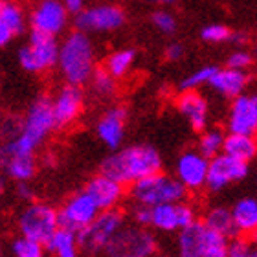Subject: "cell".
<instances>
[{"label":"cell","instance_id":"6da1fadb","mask_svg":"<svg viewBox=\"0 0 257 257\" xmlns=\"http://www.w3.org/2000/svg\"><path fill=\"white\" fill-rule=\"evenodd\" d=\"M57 131L52 96L41 94L28 105L22 114V131L13 140L0 142V151L21 156H35L41 145Z\"/></svg>","mask_w":257,"mask_h":257},{"label":"cell","instance_id":"7a4b0ae2","mask_svg":"<svg viewBox=\"0 0 257 257\" xmlns=\"http://www.w3.org/2000/svg\"><path fill=\"white\" fill-rule=\"evenodd\" d=\"M164 160L160 151L149 144H134L108 155L99 166V173L118 180L123 186L144 180L162 171Z\"/></svg>","mask_w":257,"mask_h":257},{"label":"cell","instance_id":"3957f363","mask_svg":"<svg viewBox=\"0 0 257 257\" xmlns=\"http://www.w3.org/2000/svg\"><path fill=\"white\" fill-rule=\"evenodd\" d=\"M96 46L90 35L74 30L66 33L59 44V61L57 70L66 85L83 86L88 85L96 72Z\"/></svg>","mask_w":257,"mask_h":257},{"label":"cell","instance_id":"277c9868","mask_svg":"<svg viewBox=\"0 0 257 257\" xmlns=\"http://www.w3.org/2000/svg\"><path fill=\"white\" fill-rule=\"evenodd\" d=\"M128 195L134 204L155 208L162 204L182 202L188 197V189L178 182L175 175H167V173L160 171L133 184L128 189Z\"/></svg>","mask_w":257,"mask_h":257},{"label":"cell","instance_id":"5b68a950","mask_svg":"<svg viewBox=\"0 0 257 257\" xmlns=\"http://www.w3.org/2000/svg\"><path fill=\"white\" fill-rule=\"evenodd\" d=\"M59 228V209L50 202H43V200L28 202L17 215L19 235L39 244H46L50 237Z\"/></svg>","mask_w":257,"mask_h":257},{"label":"cell","instance_id":"8992f818","mask_svg":"<svg viewBox=\"0 0 257 257\" xmlns=\"http://www.w3.org/2000/svg\"><path fill=\"white\" fill-rule=\"evenodd\" d=\"M125 224V213L119 208L101 211L85 230L77 233L81 252L90 257L103 255V252Z\"/></svg>","mask_w":257,"mask_h":257},{"label":"cell","instance_id":"52a82bcc","mask_svg":"<svg viewBox=\"0 0 257 257\" xmlns=\"http://www.w3.org/2000/svg\"><path fill=\"white\" fill-rule=\"evenodd\" d=\"M59 44L55 37L43 33H30V41L19 50V64L28 74H48L57 68L59 61Z\"/></svg>","mask_w":257,"mask_h":257},{"label":"cell","instance_id":"ba28073f","mask_svg":"<svg viewBox=\"0 0 257 257\" xmlns=\"http://www.w3.org/2000/svg\"><path fill=\"white\" fill-rule=\"evenodd\" d=\"M155 253H158L155 231L144 226L125 224L103 252V257H151Z\"/></svg>","mask_w":257,"mask_h":257},{"label":"cell","instance_id":"9c48e42d","mask_svg":"<svg viewBox=\"0 0 257 257\" xmlns=\"http://www.w3.org/2000/svg\"><path fill=\"white\" fill-rule=\"evenodd\" d=\"M75 30L86 35H101V33H114L121 30L127 22V13L119 4H103L88 6L74 17Z\"/></svg>","mask_w":257,"mask_h":257},{"label":"cell","instance_id":"30bf717a","mask_svg":"<svg viewBox=\"0 0 257 257\" xmlns=\"http://www.w3.org/2000/svg\"><path fill=\"white\" fill-rule=\"evenodd\" d=\"M70 22V11L61 0H37L28 15V24L33 33L59 37L66 32Z\"/></svg>","mask_w":257,"mask_h":257},{"label":"cell","instance_id":"8fae6325","mask_svg":"<svg viewBox=\"0 0 257 257\" xmlns=\"http://www.w3.org/2000/svg\"><path fill=\"white\" fill-rule=\"evenodd\" d=\"M101 213V209L97 208V204L94 202V198L85 191L72 193L59 208V224L61 228H66L70 231L79 233L90 224L92 220L96 219L97 215Z\"/></svg>","mask_w":257,"mask_h":257},{"label":"cell","instance_id":"7c38bea8","mask_svg":"<svg viewBox=\"0 0 257 257\" xmlns=\"http://www.w3.org/2000/svg\"><path fill=\"white\" fill-rule=\"evenodd\" d=\"M197 220V209L188 200L151 208V230L153 231L178 233Z\"/></svg>","mask_w":257,"mask_h":257},{"label":"cell","instance_id":"4fadbf2b","mask_svg":"<svg viewBox=\"0 0 257 257\" xmlns=\"http://www.w3.org/2000/svg\"><path fill=\"white\" fill-rule=\"evenodd\" d=\"M52 107H54L57 128L72 127L85 110V92L81 86L64 83L52 96Z\"/></svg>","mask_w":257,"mask_h":257},{"label":"cell","instance_id":"5bb4252c","mask_svg":"<svg viewBox=\"0 0 257 257\" xmlns=\"http://www.w3.org/2000/svg\"><path fill=\"white\" fill-rule=\"evenodd\" d=\"M248 175V164L241 160H235L231 156L220 153L209 160L208 180H206V189L211 193H219L228 186L244 180Z\"/></svg>","mask_w":257,"mask_h":257},{"label":"cell","instance_id":"9a60e30c","mask_svg":"<svg viewBox=\"0 0 257 257\" xmlns=\"http://www.w3.org/2000/svg\"><path fill=\"white\" fill-rule=\"evenodd\" d=\"M208 169V158L200 155L197 149H188L178 156L177 164H175V177L184 188L188 189V193H195L206 188Z\"/></svg>","mask_w":257,"mask_h":257},{"label":"cell","instance_id":"2e32d148","mask_svg":"<svg viewBox=\"0 0 257 257\" xmlns=\"http://www.w3.org/2000/svg\"><path fill=\"white\" fill-rule=\"evenodd\" d=\"M226 127L230 134L257 136V94H242L231 101Z\"/></svg>","mask_w":257,"mask_h":257},{"label":"cell","instance_id":"e0dca14e","mask_svg":"<svg viewBox=\"0 0 257 257\" xmlns=\"http://www.w3.org/2000/svg\"><path fill=\"white\" fill-rule=\"evenodd\" d=\"M127 108L123 105H112L99 116L96 123V134L105 147L112 151L121 149L127 128Z\"/></svg>","mask_w":257,"mask_h":257},{"label":"cell","instance_id":"ac0fdd59","mask_svg":"<svg viewBox=\"0 0 257 257\" xmlns=\"http://www.w3.org/2000/svg\"><path fill=\"white\" fill-rule=\"evenodd\" d=\"M83 189L94 198V202L97 204V208L101 211L118 209L119 204L123 202L125 195H127L123 184H119L118 180H114L103 173H97L92 178H88V182L85 184Z\"/></svg>","mask_w":257,"mask_h":257},{"label":"cell","instance_id":"d6986e66","mask_svg":"<svg viewBox=\"0 0 257 257\" xmlns=\"http://www.w3.org/2000/svg\"><path fill=\"white\" fill-rule=\"evenodd\" d=\"M175 107L195 133H204L208 128L209 105L208 99L198 90L180 92L175 99Z\"/></svg>","mask_w":257,"mask_h":257},{"label":"cell","instance_id":"ffe728a7","mask_svg":"<svg viewBox=\"0 0 257 257\" xmlns=\"http://www.w3.org/2000/svg\"><path fill=\"white\" fill-rule=\"evenodd\" d=\"M248 81H250V77H248L246 72L224 66V68H219L215 72V75L211 77V81H209V86H211L217 94H220V96L235 99V97L244 94V88L248 86Z\"/></svg>","mask_w":257,"mask_h":257},{"label":"cell","instance_id":"44dd1931","mask_svg":"<svg viewBox=\"0 0 257 257\" xmlns=\"http://www.w3.org/2000/svg\"><path fill=\"white\" fill-rule=\"evenodd\" d=\"M208 237V226L202 220L193 222L177 233V257H202Z\"/></svg>","mask_w":257,"mask_h":257},{"label":"cell","instance_id":"7402d4cb","mask_svg":"<svg viewBox=\"0 0 257 257\" xmlns=\"http://www.w3.org/2000/svg\"><path fill=\"white\" fill-rule=\"evenodd\" d=\"M231 217L235 224L237 235L250 237L257 231V198L242 197L231 206Z\"/></svg>","mask_w":257,"mask_h":257},{"label":"cell","instance_id":"603a6c76","mask_svg":"<svg viewBox=\"0 0 257 257\" xmlns=\"http://www.w3.org/2000/svg\"><path fill=\"white\" fill-rule=\"evenodd\" d=\"M46 253L52 257H81L79 237L75 231H70L66 228H59L50 241L44 244Z\"/></svg>","mask_w":257,"mask_h":257},{"label":"cell","instance_id":"cb8c5ba5","mask_svg":"<svg viewBox=\"0 0 257 257\" xmlns=\"http://www.w3.org/2000/svg\"><path fill=\"white\" fill-rule=\"evenodd\" d=\"M222 153L235 160H241L244 164H250L257 156V138L246 136V134H226L224 149Z\"/></svg>","mask_w":257,"mask_h":257},{"label":"cell","instance_id":"d4e9b609","mask_svg":"<svg viewBox=\"0 0 257 257\" xmlns=\"http://www.w3.org/2000/svg\"><path fill=\"white\" fill-rule=\"evenodd\" d=\"M136 57H138V54L134 48H118L105 57L103 68L119 81L133 72L134 64H136Z\"/></svg>","mask_w":257,"mask_h":257},{"label":"cell","instance_id":"484cf974","mask_svg":"<svg viewBox=\"0 0 257 257\" xmlns=\"http://www.w3.org/2000/svg\"><path fill=\"white\" fill-rule=\"evenodd\" d=\"M202 222L208 226L209 230L217 231L220 235L233 239L237 235L235 224H233V217H231V209L224 208V206H213L204 213Z\"/></svg>","mask_w":257,"mask_h":257},{"label":"cell","instance_id":"4316f807","mask_svg":"<svg viewBox=\"0 0 257 257\" xmlns=\"http://www.w3.org/2000/svg\"><path fill=\"white\" fill-rule=\"evenodd\" d=\"M224 140H226V134L220 128H206L198 136L197 151L202 156H206L208 160H211V158H215V156H219L222 153V149H224Z\"/></svg>","mask_w":257,"mask_h":257},{"label":"cell","instance_id":"83f0119b","mask_svg":"<svg viewBox=\"0 0 257 257\" xmlns=\"http://www.w3.org/2000/svg\"><path fill=\"white\" fill-rule=\"evenodd\" d=\"M88 85H90L92 94L99 97V99H110V97L118 94V79L108 74L103 66L101 68H96Z\"/></svg>","mask_w":257,"mask_h":257},{"label":"cell","instance_id":"f1b7e54d","mask_svg":"<svg viewBox=\"0 0 257 257\" xmlns=\"http://www.w3.org/2000/svg\"><path fill=\"white\" fill-rule=\"evenodd\" d=\"M219 70V66L215 64H206V66H200L195 72H191L189 75H186L182 81H180V92H188V90H198L200 86L209 85L211 77L215 75V72Z\"/></svg>","mask_w":257,"mask_h":257},{"label":"cell","instance_id":"f546056e","mask_svg":"<svg viewBox=\"0 0 257 257\" xmlns=\"http://www.w3.org/2000/svg\"><path fill=\"white\" fill-rule=\"evenodd\" d=\"M44 244H39L35 241H30L26 237H15L10 242V257H46Z\"/></svg>","mask_w":257,"mask_h":257},{"label":"cell","instance_id":"4dcf8cb0","mask_svg":"<svg viewBox=\"0 0 257 257\" xmlns=\"http://www.w3.org/2000/svg\"><path fill=\"white\" fill-rule=\"evenodd\" d=\"M151 24H153L155 30H158V32L164 33V35H173L178 28L177 17L173 15L171 11L164 10V8L153 11V15H151Z\"/></svg>","mask_w":257,"mask_h":257},{"label":"cell","instance_id":"1f68e13d","mask_svg":"<svg viewBox=\"0 0 257 257\" xmlns=\"http://www.w3.org/2000/svg\"><path fill=\"white\" fill-rule=\"evenodd\" d=\"M231 30L226 24H208V26L202 28V32H200V39H202L204 43H209V44H219V43H228L231 39Z\"/></svg>","mask_w":257,"mask_h":257},{"label":"cell","instance_id":"d6a6232c","mask_svg":"<svg viewBox=\"0 0 257 257\" xmlns=\"http://www.w3.org/2000/svg\"><path fill=\"white\" fill-rule=\"evenodd\" d=\"M255 246L248 237H233L230 239V248H228V257H252Z\"/></svg>","mask_w":257,"mask_h":257},{"label":"cell","instance_id":"836d02e7","mask_svg":"<svg viewBox=\"0 0 257 257\" xmlns=\"http://www.w3.org/2000/svg\"><path fill=\"white\" fill-rule=\"evenodd\" d=\"M253 63V55L244 52V50H237L233 54L228 57L226 61V66L228 68H233V70H241V72H246Z\"/></svg>","mask_w":257,"mask_h":257},{"label":"cell","instance_id":"e575fe53","mask_svg":"<svg viewBox=\"0 0 257 257\" xmlns=\"http://www.w3.org/2000/svg\"><path fill=\"white\" fill-rule=\"evenodd\" d=\"M131 219H133V224L151 228V208L134 204L133 209H131Z\"/></svg>","mask_w":257,"mask_h":257},{"label":"cell","instance_id":"d590c367","mask_svg":"<svg viewBox=\"0 0 257 257\" xmlns=\"http://www.w3.org/2000/svg\"><path fill=\"white\" fill-rule=\"evenodd\" d=\"M15 39V35L10 32V28L4 21V11H2V0H0V48H4Z\"/></svg>","mask_w":257,"mask_h":257},{"label":"cell","instance_id":"8d00e7d4","mask_svg":"<svg viewBox=\"0 0 257 257\" xmlns=\"http://www.w3.org/2000/svg\"><path fill=\"white\" fill-rule=\"evenodd\" d=\"M15 193H17V198H19V200H22L24 204L33 202V198H35V191H33L32 184H30V182H21V184H17Z\"/></svg>","mask_w":257,"mask_h":257},{"label":"cell","instance_id":"74e56055","mask_svg":"<svg viewBox=\"0 0 257 257\" xmlns=\"http://www.w3.org/2000/svg\"><path fill=\"white\" fill-rule=\"evenodd\" d=\"M164 55H166L167 61H171V63H177V61H180L184 55H186V48H184V44H180V43H171L166 48Z\"/></svg>","mask_w":257,"mask_h":257},{"label":"cell","instance_id":"f35d334b","mask_svg":"<svg viewBox=\"0 0 257 257\" xmlns=\"http://www.w3.org/2000/svg\"><path fill=\"white\" fill-rule=\"evenodd\" d=\"M64 4V8L70 11V15H77L86 8V0H61Z\"/></svg>","mask_w":257,"mask_h":257},{"label":"cell","instance_id":"ab89813d","mask_svg":"<svg viewBox=\"0 0 257 257\" xmlns=\"http://www.w3.org/2000/svg\"><path fill=\"white\" fill-rule=\"evenodd\" d=\"M230 43L242 46V44H246V43H248V35H246V33H242V32H233V33H231Z\"/></svg>","mask_w":257,"mask_h":257},{"label":"cell","instance_id":"60d3db41","mask_svg":"<svg viewBox=\"0 0 257 257\" xmlns=\"http://www.w3.org/2000/svg\"><path fill=\"white\" fill-rule=\"evenodd\" d=\"M145 2H149V4H156V6H171V4H175L177 0H145Z\"/></svg>","mask_w":257,"mask_h":257},{"label":"cell","instance_id":"b9f144b4","mask_svg":"<svg viewBox=\"0 0 257 257\" xmlns=\"http://www.w3.org/2000/svg\"><path fill=\"white\" fill-rule=\"evenodd\" d=\"M248 239H250V241H252V244H253V246L257 248V231H255V233H252V235L248 237Z\"/></svg>","mask_w":257,"mask_h":257},{"label":"cell","instance_id":"7bdbcfd3","mask_svg":"<svg viewBox=\"0 0 257 257\" xmlns=\"http://www.w3.org/2000/svg\"><path fill=\"white\" fill-rule=\"evenodd\" d=\"M151 257H177V255H169V253H155V255H151Z\"/></svg>","mask_w":257,"mask_h":257},{"label":"cell","instance_id":"ee69618b","mask_svg":"<svg viewBox=\"0 0 257 257\" xmlns=\"http://www.w3.org/2000/svg\"><path fill=\"white\" fill-rule=\"evenodd\" d=\"M2 193H4V189H2V180H0V204H2Z\"/></svg>","mask_w":257,"mask_h":257},{"label":"cell","instance_id":"f6af8a7d","mask_svg":"<svg viewBox=\"0 0 257 257\" xmlns=\"http://www.w3.org/2000/svg\"><path fill=\"white\" fill-rule=\"evenodd\" d=\"M2 121H4V112H2V108H0V125H2Z\"/></svg>","mask_w":257,"mask_h":257},{"label":"cell","instance_id":"bcb514c9","mask_svg":"<svg viewBox=\"0 0 257 257\" xmlns=\"http://www.w3.org/2000/svg\"><path fill=\"white\" fill-rule=\"evenodd\" d=\"M253 59L257 61V46H255V50H253Z\"/></svg>","mask_w":257,"mask_h":257},{"label":"cell","instance_id":"7dc6e473","mask_svg":"<svg viewBox=\"0 0 257 257\" xmlns=\"http://www.w3.org/2000/svg\"><path fill=\"white\" fill-rule=\"evenodd\" d=\"M0 257H6V253H4V250H2V246H0Z\"/></svg>","mask_w":257,"mask_h":257},{"label":"cell","instance_id":"c3c4849f","mask_svg":"<svg viewBox=\"0 0 257 257\" xmlns=\"http://www.w3.org/2000/svg\"><path fill=\"white\" fill-rule=\"evenodd\" d=\"M252 257H257V248L253 250V255H252Z\"/></svg>","mask_w":257,"mask_h":257}]
</instances>
